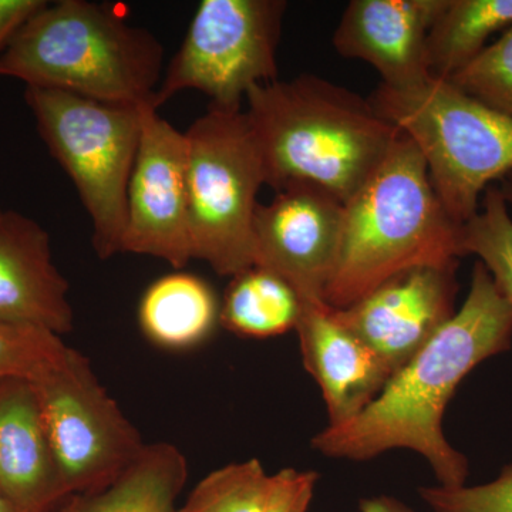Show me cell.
<instances>
[{"mask_svg": "<svg viewBox=\"0 0 512 512\" xmlns=\"http://www.w3.org/2000/svg\"><path fill=\"white\" fill-rule=\"evenodd\" d=\"M0 512H22L15 507V505L10 504L2 494H0Z\"/></svg>", "mask_w": 512, "mask_h": 512, "instance_id": "29", "label": "cell"}, {"mask_svg": "<svg viewBox=\"0 0 512 512\" xmlns=\"http://www.w3.org/2000/svg\"><path fill=\"white\" fill-rule=\"evenodd\" d=\"M0 494L22 512H59L70 498L26 377L0 379Z\"/></svg>", "mask_w": 512, "mask_h": 512, "instance_id": "16", "label": "cell"}, {"mask_svg": "<svg viewBox=\"0 0 512 512\" xmlns=\"http://www.w3.org/2000/svg\"><path fill=\"white\" fill-rule=\"evenodd\" d=\"M25 101L37 133L89 215L97 256L121 254L128 184L151 107L117 106L36 87H26Z\"/></svg>", "mask_w": 512, "mask_h": 512, "instance_id": "6", "label": "cell"}, {"mask_svg": "<svg viewBox=\"0 0 512 512\" xmlns=\"http://www.w3.org/2000/svg\"><path fill=\"white\" fill-rule=\"evenodd\" d=\"M512 26V0H447L427 37L431 76L451 79Z\"/></svg>", "mask_w": 512, "mask_h": 512, "instance_id": "21", "label": "cell"}, {"mask_svg": "<svg viewBox=\"0 0 512 512\" xmlns=\"http://www.w3.org/2000/svg\"><path fill=\"white\" fill-rule=\"evenodd\" d=\"M220 313V299L207 281L177 271L148 286L138 305V323L157 348L183 352L214 335Z\"/></svg>", "mask_w": 512, "mask_h": 512, "instance_id": "18", "label": "cell"}, {"mask_svg": "<svg viewBox=\"0 0 512 512\" xmlns=\"http://www.w3.org/2000/svg\"><path fill=\"white\" fill-rule=\"evenodd\" d=\"M245 101L265 183L275 191L312 184L346 204L400 136L369 99L315 74L261 84Z\"/></svg>", "mask_w": 512, "mask_h": 512, "instance_id": "2", "label": "cell"}, {"mask_svg": "<svg viewBox=\"0 0 512 512\" xmlns=\"http://www.w3.org/2000/svg\"><path fill=\"white\" fill-rule=\"evenodd\" d=\"M64 348L62 336L49 330L0 322V379H35Z\"/></svg>", "mask_w": 512, "mask_h": 512, "instance_id": "24", "label": "cell"}, {"mask_svg": "<svg viewBox=\"0 0 512 512\" xmlns=\"http://www.w3.org/2000/svg\"><path fill=\"white\" fill-rule=\"evenodd\" d=\"M187 478L180 448L164 441L147 444L116 483L99 493L73 495L59 512H175Z\"/></svg>", "mask_w": 512, "mask_h": 512, "instance_id": "19", "label": "cell"}, {"mask_svg": "<svg viewBox=\"0 0 512 512\" xmlns=\"http://www.w3.org/2000/svg\"><path fill=\"white\" fill-rule=\"evenodd\" d=\"M498 190H500L507 205H512V173L505 175L503 180L500 181Z\"/></svg>", "mask_w": 512, "mask_h": 512, "instance_id": "28", "label": "cell"}, {"mask_svg": "<svg viewBox=\"0 0 512 512\" xmlns=\"http://www.w3.org/2000/svg\"><path fill=\"white\" fill-rule=\"evenodd\" d=\"M2 211H3L2 208H0V214H2Z\"/></svg>", "mask_w": 512, "mask_h": 512, "instance_id": "30", "label": "cell"}, {"mask_svg": "<svg viewBox=\"0 0 512 512\" xmlns=\"http://www.w3.org/2000/svg\"><path fill=\"white\" fill-rule=\"evenodd\" d=\"M70 286L53 262L49 232L19 211L0 214V322L63 336L73 329Z\"/></svg>", "mask_w": 512, "mask_h": 512, "instance_id": "14", "label": "cell"}, {"mask_svg": "<svg viewBox=\"0 0 512 512\" xmlns=\"http://www.w3.org/2000/svg\"><path fill=\"white\" fill-rule=\"evenodd\" d=\"M286 8L285 0H202L165 67L154 109L178 93L197 90L210 107L242 110L254 87L278 80Z\"/></svg>", "mask_w": 512, "mask_h": 512, "instance_id": "8", "label": "cell"}, {"mask_svg": "<svg viewBox=\"0 0 512 512\" xmlns=\"http://www.w3.org/2000/svg\"><path fill=\"white\" fill-rule=\"evenodd\" d=\"M421 500L433 512H512V464L487 484L458 488H419Z\"/></svg>", "mask_w": 512, "mask_h": 512, "instance_id": "25", "label": "cell"}, {"mask_svg": "<svg viewBox=\"0 0 512 512\" xmlns=\"http://www.w3.org/2000/svg\"><path fill=\"white\" fill-rule=\"evenodd\" d=\"M302 303L295 330L301 342L303 365L322 390L329 427L343 426L379 396L393 373L335 318L329 305Z\"/></svg>", "mask_w": 512, "mask_h": 512, "instance_id": "15", "label": "cell"}, {"mask_svg": "<svg viewBox=\"0 0 512 512\" xmlns=\"http://www.w3.org/2000/svg\"><path fill=\"white\" fill-rule=\"evenodd\" d=\"M359 512H416L407 507L402 501L389 495H377V497L363 498L360 501Z\"/></svg>", "mask_w": 512, "mask_h": 512, "instance_id": "27", "label": "cell"}, {"mask_svg": "<svg viewBox=\"0 0 512 512\" xmlns=\"http://www.w3.org/2000/svg\"><path fill=\"white\" fill-rule=\"evenodd\" d=\"M164 70L154 33L89 0L47 2L0 59V76L26 87L151 109Z\"/></svg>", "mask_w": 512, "mask_h": 512, "instance_id": "4", "label": "cell"}, {"mask_svg": "<svg viewBox=\"0 0 512 512\" xmlns=\"http://www.w3.org/2000/svg\"><path fill=\"white\" fill-rule=\"evenodd\" d=\"M302 308L292 285L254 265L231 276L221 302L220 325L241 338H276L296 329Z\"/></svg>", "mask_w": 512, "mask_h": 512, "instance_id": "20", "label": "cell"}, {"mask_svg": "<svg viewBox=\"0 0 512 512\" xmlns=\"http://www.w3.org/2000/svg\"><path fill=\"white\" fill-rule=\"evenodd\" d=\"M457 268L407 269L348 308H332L333 315L394 373L456 313Z\"/></svg>", "mask_w": 512, "mask_h": 512, "instance_id": "12", "label": "cell"}, {"mask_svg": "<svg viewBox=\"0 0 512 512\" xmlns=\"http://www.w3.org/2000/svg\"><path fill=\"white\" fill-rule=\"evenodd\" d=\"M121 254L161 259L175 271L192 261L187 137L154 109L128 184Z\"/></svg>", "mask_w": 512, "mask_h": 512, "instance_id": "10", "label": "cell"}, {"mask_svg": "<svg viewBox=\"0 0 512 512\" xmlns=\"http://www.w3.org/2000/svg\"><path fill=\"white\" fill-rule=\"evenodd\" d=\"M447 0H352L333 33V47L362 60L383 86L409 90L430 80L427 37Z\"/></svg>", "mask_w": 512, "mask_h": 512, "instance_id": "13", "label": "cell"}, {"mask_svg": "<svg viewBox=\"0 0 512 512\" xmlns=\"http://www.w3.org/2000/svg\"><path fill=\"white\" fill-rule=\"evenodd\" d=\"M511 345L512 305L477 261L463 306L390 376L359 416L326 427L313 437L312 447L323 456L350 461L407 448L426 458L440 487H463L470 466L444 436V413L464 377Z\"/></svg>", "mask_w": 512, "mask_h": 512, "instance_id": "1", "label": "cell"}, {"mask_svg": "<svg viewBox=\"0 0 512 512\" xmlns=\"http://www.w3.org/2000/svg\"><path fill=\"white\" fill-rule=\"evenodd\" d=\"M463 256V227L444 210L423 157L400 131L386 160L345 204L325 303L348 308L400 272L458 264Z\"/></svg>", "mask_w": 512, "mask_h": 512, "instance_id": "3", "label": "cell"}, {"mask_svg": "<svg viewBox=\"0 0 512 512\" xmlns=\"http://www.w3.org/2000/svg\"><path fill=\"white\" fill-rule=\"evenodd\" d=\"M448 80L512 120V26Z\"/></svg>", "mask_w": 512, "mask_h": 512, "instance_id": "23", "label": "cell"}, {"mask_svg": "<svg viewBox=\"0 0 512 512\" xmlns=\"http://www.w3.org/2000/svg\"><path fill=\"white\" fill-rule=\"evenodd\" d=\"M318 480L295 468L269 474L252 458L202 478L175 512H309Z\"/></svg>", "mask_w": 512, "mask_h": 512, "instance_id": "17", "label": "cell"}, {"mask_svg": "<svg viewBox=\"0 0 512 512\" xmlns=\"http://www.w3.org/2000/svg\"><path fill=\"white\" fill-rule=\"evenodd\" d=\"M64 490L99 493L133 466L147 443L101 386L92 363L66 348L32 379Z\"/></svg>", "mask_w": 512, "mask_h": 512, "instance_id": "9", "label": "cell"}, {"mask_svg": "<svg viewBox=\"0 0 512 512\" xmlns=\"http://www.w3.org/2000/svg\"><path fill=\"white\" fill-rule=\"evenodd\" d=\"M184 133L192 259L231 278L254 266L252 222L266 185L261 154L245 110L208 106Z\"/></svg>", "mask_w": 512, "mask_h": 512, "instance_id": "7", "label": "cell"}, {"mask_svg": "<svg viewBox=\"0 0 512 512\" xmlns=\"http://www.w3.org/2000/svg\"><path fill=\"white\" fill-rule=\"evenodd\" d=\"M369 101L413 141L444 210L461 227L476 217L491 183L512 173V120L450 80L431 77L409 90L380 84Z\"/></svg>", "mask_w": 512, "mask_h": 512, "instance_id": "5", "label": "cell"}, {"mask_svg": "<svg viewBox=\"0 0 512 512\" xmlns=\"http://www.w3.org/2000/svg\"><path fill=\"white\" fill-rule=\"evenodd\" d=\"M46 3V0H0V59L22 26Z\"/></svg>", "mask_w": 512, "mask_h": 512, "instance_id": "26", "label": "cell"}, {"mask_svg": "<svg viewBox=\"0 0 512 512\" xmlns=\"http://www.w3.org/2000/svg\"><path fill=\"white\" fill-rule=\"evenodd\" d=\"M258 204L254 265L284 278L302 302H325L342 239L345 204L312 184H291Z\"/></svg>", "mask_w": 512, "mask_h": 512, "instance_id": "11", "label": "cell"}, {"mask_svg": "<svg viewBox=\"0 0 512 512\" xmlns=\"http://www.w3.org/2000/svg\"><path fill=\"white\" fill-rule=\"evenodd\" d=\"M466 255L478 256L512 305V218L498 187H488L480 211L463 225Z\"/></svg>", "mask_w": 512, "mask_h": 512, "instance_id": "22", "label": "cell"}]
</instances>
